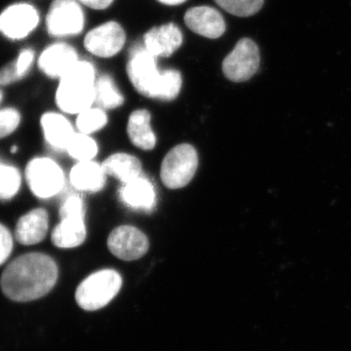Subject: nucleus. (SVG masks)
I'll list each match as a JSON object with an SVG mask.
<instances>
[{
	"instance_id": "7ed1b4c3",
	"label": "nucleus",
	"mask_w": 351,
	"mask_h": 351,
	"mask_svg": "<svg viewBox=\"0 0 351 351\" xmlns=\"http://www.w3.org/2000/svg\"><path fill=\"white\" fill-rule=\"evenodd\" d=\"M96 71L93 64L80 61L60 80L56 94L58 107L64 112L80 113L95 103Z\"/></svg>"
},
{
	"instance_id": "7c9ffc66",
	"label": "nucleus",
	"mask_w": 351,
	"mask_h": 351,
	"mask_svg": "<svg viewBox=\"0 0 351 351\" xmlns=\"http://www.w3.org/2000/svg\"><path fill=\"white\" fill-rule=\"evenodd\" d=\"M21 80H22V77L18 73L16 62L6 64L5 66L0 69V85L1 86L12 84V83L19 82Z\"/></svg>"
},
{
	"instance_id": "c756f323",
	"label": "nucleus",
	"mask_w": 351,
	"mask_h": 351,
	"mask_svg": "<svg viewBox=\"0 0 351 351\" xmlns=\"http://www.w3.org/2000/svg\"><path fill=\"white\" fill-rule=\"evenodd\" d=\"M34 52L32 49H25L20 53L19 57L16 60V66H17L18 73L21 77L24 78L29 73V69L34 62Z\"/></svg>"
},
{
	"instance_id": "f8f14e48",
	"label": "nucleus",
	"mask_w": 351,
	"mask_h": 351,
	"mask_svg": "<svg viewBox=\"0 0 351 351\" xmlns=\"http://www.w3.org/2000/svg\"><path fill=\"white\" fill-rule=\"evenodd\" d=\"M80 62L77 53L66 43H55L46 48L38 60V66L46 75L61 80Z\"/></svg>"
},
{
	"instance_id": "ddd939ff",
	"label": "nucleus",
	"mask_w": 351,
	"mask_h": 351,
	"mask_svg": "<svg viewBox=\"0 0 351 351\" xmlns=\"http://www.w3.org/2000/svg\"><path fill=\"white\" fill-rule=\"evenodd\" d=\"M184 23L195 34L207 38H219L225 34L226 25L223 15L210 6L193 7L186 11Z\"/></svg>"
},
{
	"instance_id": "2f4dec72",
	"label": "nucleus",
	"mask_w": 351,
	"mask_h": 351,
	"mask_svg": "<svg viewBox=\"0 0 351 351\" xmlns=\"http://www.w3.org/2000/svg\"><path fill=\"white\" fill-rule=\"evenodd\" d=\"M80 1L90 8L106 9L112 3L113 0H80Z\"/></svg>"
},
{
	"instance_id": "aec40b11",
	"label": "nucleus",
	"mask_w": 351,
	"mask_h": 351,
	"mask_svg": "<svg viewBox=\"0 0 351 351\" xmlns=\"http://www.w3.org/2000/svg\"><path fill=\"white\" fill-rule=\"evenodd\" d=\"M127 133L132 144L144 151H151L156 145V137L151 125V113L145 110H135L128 120Z\"/></svg>"
},
{
	"instance_id": "f3484780",
	"label": "nucleus",
	"mask_w": 351,
	"mask_h": 351,
	"mask_svg": "<svg viewBox=\"0 0 351 351\" xmlns=\"http://www.w3.org/2000/svg\"><path fill=\"white\" fill-rule=\"evenodd\" d=\"M69 180L73 188L78 191L97 193L105 186L106 173L98 163L83 161L71 169Z\"/></svg>"
},
{
	"instance_id": "dca6fc26",
	"label": "nucleus",
	"mask_w": 351,
	"mask_h": 351,
	"mask_svg": "<svg viewBox=\"0 0 351 351\" xmlns=\"http://www.w3.org/2000/svg\"><path fill=\"white\" fill-rule=\"evenodd\" d=\"M49 226L48 214L43 208L32 210L18 221L15 237L24 245H34L45 239Z\"/></svg>"
},
{
	"instance_id": "c85d7f7f",
	"label": "nucleus",
	"mask_w": 351,
	"mask_h": 351,
	"mask_svg": "<svg viewBox=\"0 0 351 351\" xmlns=\"http://www.w3.org/2000/svg\"><path fill=\"white\" fill-rule=\"evenodd\" d=\"M13 249V239L10 232L0 223V265L6 262Z\"/></svg>"
},
{
	"instance_id": "bb28decb",
	"label": "nucleus",
	"mask_w": 351,
	"mask_h": 351,
	"mask_svg": "<svg viewBox=\"0 0 351 351\" xmlns=\"http://www.w3.org/2000/svg\"><path fill=\"white\" fill-rule=\"evenodd\" d=\"M21 115L14 108H4L0 110V138L12 134L19 126Z\"/></svg>"
},
{
	"instance_id": "20e7f679",
	"label": "nucleus",
	"mask_w": 351,
	"mask_h": 351,
	"mask_svg": "<svg viewBox=\"0 0 351 351\" xmlns=\"http://www.w3.org/2000/svg\"><path fill=\"white\" fill-rule=\"evenodd\" d=\"M122 277L113 269L94 272L76 289L75 300L78 306L86 311H96L108 306L119 294Z\"/></svg>"
},
{
	"instance_id": "a211bd4d",
	"label": "nucleus",
	"mask_w": 351,
	"mask_h": 351,
	"mask_svg": "<svg viewBox=\"0 0 351 351\" xmlns=\"http://www.w3.org/2000/svg\"><path fill=\"white\" fill-rule=\"evenodd\" d=\"M41 126L48 144L55 149L66 151L69 141L75 135L69 120L59 113L48 112L41 117Z\"/></svg>"
},
{
	"instance_id": "b1692460",
	"label": "nucleus",
	"mask_w": 351,
	"mask_h": 351,
	"mask_svg": "<svg viewBox=\"0 0 351 351\" xmlns=\"http://www.w3.org/2000/svg\"><path fill=\"white\" fill-rule=\"evenodd\" d=\"M22 184L19 170L0 161V200H10L17 195Z\"/></svg>"
},
{
	"instance_id": "39448f33",
	"label": "nucleus",
	"mask_w": 351,
	"mask_h": 351,
	"mask_svg": "<svg viewBox=\"0 0 351 351\" xmlns=\"http://www.w3.org/2000/svg\"><path fill=\"white\" fill-rule=\"evenodd\" d=\"M197 167L198 154L195 147L188 144L177 145L163 159L161 180L168 189L184 188L195 177Z\"/></svg>"
},
{
	"instance_id": "2eb2a0df",
	"label": "nucleus",
	"mask_w": 351,
	"mask_h": 351,
	"mask_svg": "<svg viewBox=\"0 0 351 351\" xmlns=\"http://www.w3.org/2000/svg\"><path fill=\"white\" fill-rule=\"evenodd\" d=\"M182 43V32L172 23L154 27L144 38L145 49L156 58L171 56L181 47Z\"/></svg>"
},
{
	"instance_id": "72a5a7b5",
	"label": "nucleus",
	"mask_w": 351,
	"mask_h": 351,
	"mask_svg": "<svg viewBox=\"0 0 351 351\" xmlns=\"http://www.w3.org/2000/svg\"><path fill=\"white\" fill-rule=\"evenodd\" d=\"M2 98H3V95H2L1 90H0V103H1Z\"/></svg>"
},
{
	"instance_id": "6ab92c4d",
	"label": "nucleus",
	"mask_w": 351,
	"mask_h": 351,
	"mask_svg": "<svg viewBox=\"0 0 351 351\" xmlns=\"http://www.w3.org/2000/svg\"><path fill=\"white\" fill-rule=\"evenodd\" d=\"M86 234L84 217H66L53 230L52 242L59 248H75L84 242Z\"/></svg>"
},
{
	"instance_id": "f704fd0d",
	"label": "nucleus",
	"mask_w": 351,
	"mask_h": 351,
	"mask_svg": "<svg viewBox=\"0 0 351 351\" xmlns=\"http://www.w3.org/2000/svg\"><path fill=\"white\" fill-rule=\"evenodd\" d=\"M17 152V147H12V152Z\"/></svg>"
},
{
	"instance_id": "0eeeda50",
	"label": "nucleus",
	"mask_w": 351,
	"mask_h": 351,
	"mask_svg": "<svg viewBox=\"0 0 351 351\" xmlns=\"http://www.w3.org/2000/svg\"><path fill=\"white\" fill-rule=\"evenodd\" d=\"M260 50L255 41L241 38L223 62V73L230 82H248L260 68Z\"/></svg>"
},
{
	"instance_id": "4468645a",
	"label": "nucleus",
	"mask_w": 351,
	"mask_h": 351,
	"mask_svg": "<svg viewBox=\"0 0 351 351\" xmlns=\"http://www.w3.org/2000/svg\"><path fill=\"white\" fill-rule=\"evenodd\" d=\"M119 197L126 206L138 211H152L156 204V189L143 175L123 184L119 191Z\"/></svg>"
},
{
	"instance_id": "f03ea898",
	"label": "nucleus",
	"mask_w": 351,
	"mask_h": 351,
	"mask_svg": "<svg viewBox=\"0 0 351 351\" xmlns=\"http://www.w3.org/2000/svg\"><path fill=\"white\" fill-rule=\"evenodd\" d=\"M156 59L144 44H137L132 48L127 73L138 93L147 98L173 101L181 91V73L176 69L159 71Z\"/></svg>"
},
{
	"instance_id": "1a4fd4ad",
	"label": "nucleus",
	"mask_w": 351,
	"mask_h": 351,
	"mask_svg": "<svg viewBox=\"0 0 351 351\" xmlns=\"http://www.w3.org/2000/svg\"><path fill=\"white\" fill-rule=\"evenodd\" d=\"M108 247L115 257L123 261L142 258L149 250V239L135 226H121L110 232Z\"/></svg>"
},
{
	"instance_id": "9b49d317",
	"label": "nucleus",
	"mask_w": 351,
	"mask_h": 351,
	"mask_svg": "<svg viewBox=\"0 0 351 351\" xmlns=\"http://www.w3.org/2000/svg\"><path fill=\"white\" fill-rule=\"evenodd\" d=\"M125 32L121 25L108 22L88 32L84 45L92 54L101 58L114 56L125 43Z\"/></svg>"
},
{
	"instance_id": "393cba45",
	"label": "nucleus",
	"mask_w": 351,
	"mask_h": 351,
	"mask_svg": "<svg viewBox=\"0 0 351 351\" xmlns=\"http://www.w3.org/2000/svg\"><path fill=\"white\" fill-rule=\"evenodd\" d=\"M108 123V117L103 108H89L78 113L76 126L80 133L91 134L101 130Z\"/></svg>"
},
{
	"instance_id": "412c9836",
	"label": "nucleus",
	"mask_w": 351,
	"mask_h": 351,
	"mask_svg": "<svg viewBox=\"0 0 351 351\" xmlns=\"http://www.w3.org/2000/svg\"><path fill=\"white\" fill-rule=\"evenodd\" d=\"M106 175L113 176L120 182L133 181L142 175V164L137 157L127 154H115L108 157L101 164Z\"/></svg>"
},
{
	"instance_id": "473e14b6",
	"label": "nucleus",
	"mask_w": 351,
	"mask_h": 351,
	"mask_svg": "<svg viewBox=\"0 0 351 351\" xmlns=\"http://www.w3.org/2000/svg\"><path fill=\"white\" fill-rule=\"evenodd\" d=\"M161 3L166 4V5H179L186 0H158Z\"/></svg>"
},
{
	"instance_id": "9d476101",
	"label": "nucleus",
	"mask_w": 351,
	"mask_h": 351,
	"mask_svg": "<svg viewBox=\"0 0 351 351\" xmlns=\"http://www.w3.org/2000/svg\"><path fill=\"white\" fill-rule=\"evenodd\" d=\"M38 10L31 4H14L0 14V32L6 38L22 39L38 27Z\"/></svg>"
},
{
	"instance_id": "4be33fe9",
	"label": "nucleus",
	"mask_w": 351,
	"mask_h": 351,
	"mask_svg": "<svg viewBox=\"0 0 351 351\" xmlns=\"http://www.w3.org/2000/svg\"><path fill=\"white\" fill-rule=\"evenodd\" d=\"M95 103L103 110H112L124 103L123 96L110 75H101L97 80L95 85Z\"/></svg>"
},
{
	"instance_id": "5701e85b",
	"label": "nucleus",
	"mask_w": 351,
	"mask_h": 351,
	"mask_svg": "<svg viewBox=\"0 0 351 351\" xmlns=\"http://www.w3.org/2000/svg\"><path fill=\"white\" fill-rule=\"evenodd\" d=\"M66 151L76 160L83 162V161L92 160L97 156L98 145L87 134L75 133L69 141Z\"/></svg>"
},
{
	"instance_id": "cd10ccee",
	"label": "nucleus",
	"mask_w": 351,
	"mask_h": 351,
	"mask_svg": "<svg viewBox=\"0 0 351 351\" xmlns=\"http://www.w3.org/2000/svg\"><path fill=\"white\" fill-rule=\"evenodd\" d=\"M60 217H84V205L80 196H69L60 210Z\"/></svg>"
},
{
	"instance_id": "a878e982",
	"label": "nucleus",
	"mask_w": 351,
	"mask_h": 351,
	"mask_svg": "<svg viewBox=\"0 0 351 351\" xmlns=\"http://www.w3.org/2000/svg\"><path fill=\"white\" fill-rule=\"evenodd\" d=\"M221 8L237 17H250L263 8L265 0H215Z\"/></svg>"
},
{
	"instance_id": "6e6552de",
	"label": "nucleus",
	"mask_w": 351,
	"mask_h": 351,
	"mask_svg": "<svg viewBox=\"0 0 351 351\" xmlns=\"http://www.w3.org/2000/svg\"><path fill=\"white\" fill-rule=\"evenodd\" d=\"M46 24L51 36H75L84 27V14L76 0H55L48 12Z\"/></svg>"
},
{
	"instance_id": "f257e3e1",
	"label": "nucleus",
	"mask_w": 351,
	"mask_h": 351,
	"mask_svg": "<svg viewBox=\"0 0 351 351\" xmlns=\"http://www.w3.org/2000/svg\"><path fill=\"white\" fill-rule=\"evenodd\" d=\"M59 270L55 261L43 253L20 256L7 265L1 276L2 292L14 302L36 301L54 288Z\"/></svg>"
},
{
	"instance_id": "423d86ee",
	"label": "nucleus",
	"mask_w": 351,
	"mask_h": 351,
	"mask_svg": "<svg viewBox=\"0 0 351 351\" xmlns=\"http://www.w3.org/2000/svg\"><path fill=\"white\" fill-rule=\"evenodd\" d=\"M25 179L34 195L39 198L52 197L64 188L63 170L50 158L32 159L25 169Z\"/></svg>"
}]
</instances>
